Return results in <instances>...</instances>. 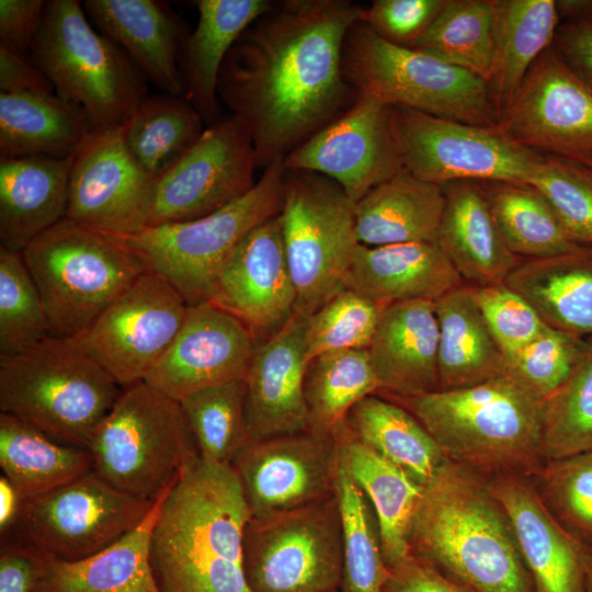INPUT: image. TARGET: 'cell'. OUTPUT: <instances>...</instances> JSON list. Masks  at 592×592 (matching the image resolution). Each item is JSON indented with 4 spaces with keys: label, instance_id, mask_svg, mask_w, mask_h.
I'll return each instance as SVG.
<instances>
[{
    "label": "cell",
    "instance_id": "6da1fadb",
    "mask_svg": "<svg viewBox=\"0 0 592 592\" xmlns=\"http://www.w3.org/2000/svg\"><path fill=\"white\" fill-rule=\"evenodd\" d=\"M363 8L350 0L275 1L231 47L218 95L250 135L258 168L283 160L357 99L343 77L342 48Z\"/></svg>",
    "mask_w": 592,
    "mask_h": 592
},
{
    "label": "cell",
    "instance_id": "7a4b0ae2",
    "mask_svg": "<svg viewBox=\"0 0 592 592\" xmlns=\"http://www.w3.org/2000/svg\"><path fill=\"white\" fill-rule=\"evenodd\" d=\"M250 519L230 465L191 462L166 493L150 537L160 592H251L243 572Z\"/></svg>",
    "mask_w": 592,
    "mask_h": 592
},
{
    "label": "cell",
    "instance_id": "3957f363",
    "mask_svg": "<svg viewBox=\"0 0 592 592\" xmlns=\"http://www.w3.org/2000/svg\"><path fill=\"white\" fill-rule=\"evenodd\" d=\"M408 543L411 554L471 592H535L488 478L449 459L423 486Z\"/></svg>",
    "mask_w": 592,
    "mask_h": 592
},
{
    "label": "cell",
    "instance_id": "277c9868",
    "mask_svg": "<svg viewBox=\"0 0 592 592\" xmlns=\"http://www.w3.org/2000/svg\"><path fill=\"white\" fill-rule=\"evenodd\" d=\"M388 395L421 422L447 459L486 477L532 478L546 463L544 399L508 372L470 387Z\"/></svg>",
    "mask_w": 592,
    "mask_h": 592
},
{
    "label": "cell",
    "instance_id": "5b68a950",
    "mask_svg": "<svg viewBox=\"0 0 592 592\" xmlns=\"http://www.w3.org/2000/svg\"><path fill=\"white\" fill-rule=\"evenodd\" d=\"M122 390L71 338L0 355V412L62 444L88 448Z\"/></svg>",
    "mask_w": 592,
    "mask_h": 592
},
{
    "label": "cell",
    "instance_id": "8992f818",
    "mask_svg": "<svg viewBox=\"0 0 592 592\" xmlns=\"http://www.w3.org/2000/svg\"><path fill=\"white\" fill-rule=\"evenodd\" d=\"M30 54L56 94L83 109L92 132L123 127L148 96L143 72L93 27L79 0L46 1Z\"/></svg>",
    "mask_w": 592,
    "mask_h": 592
},
{
    "label": "cell",
    "instance_id": "52a82bcc",
    "mask_svg": "<svg viewBox=\"0 0 592 592\" xmlns=\"http://www.w3.org/2000/svg\"><path fill=\"white\" fill-rule=\"evenodd\" d=\"M87 449L102 479L149 502L200 457L180 402L145 380L122 390Z\"/></svg>",
    "mask_w": 592,
    "mask_h": 592
},
{
    "label": "cell",
    "instance_id": "ba28073f",
    "mask_svg": "<svg viewBox=\"0 0 592 592\" xmlns=\"http://www.w3.org/2000/svg\"><path fill=\"white\" fill-rule=\"evenodd\" d=\"M49 335L75 338L148 270L107 236L64 218L22 251Z\"/></svg>",
    "mask_w": 592,
    "mask_h": 592
},
{
    "label": "cell",
    "instance_id": "9c48e42d",
    "mask_svg": "<svg viewBox=\"0 0 592 592\" xmlns=\"http://www.w3.org/2000/svg\"><path fill=\"white\" fill-rule=\"evenodd\" d=\"M342 71L357 94L390 106L483 127L499 124L488 82L431 55L387 43L360 20L345 35Z\"/></svg>",
    "mask_w": 592,
    "mask_h": 592
},
{
    "label": "cell",
    "instance_id": "30bf717a",
    "mask_svg": "<svg viewBox=\"0 0 592 592\" xmlns=\"http://www.w3.org/2000/svg\"><path fill=\"white\" fill-rule=\"evenodd\" d=\"M283 160L267 166L253 189L207 216L147 226L128 236L105 235L164 277L189 305L208 301L227 257L253 228L280 214L284 195Z\"/></svg>",
    "mask_w": 592,
    "mask_h": 592
},
{
    "label": "cell",
    "instance_id": "8fae6325",
    "mask_svg": "<svg viewBox=\"0 0 592 592\" xmlns=\"http://www.w3.org/2000/svg\"><path fill=\"white\" fill-rule=\"evenodd\" d=\"M280 219L296 293L295 312L310 317L346 288L360 244L355 204L334 181L316 172L285 169Z\"/></svg>",
    "mask_w": 592,
    "mask_h": 592
},
{
    "label": "cell",
    "instance_id": "7c38bea8",
    "mask_svg": "<svg viewBox=\"0 0 592 592\" xmlns=\"http://www.w3.org/2000/svg\"><path fill=\"white\" fill-rule=\"evenodd\" d=\"M243 572L251 592L342 589L343 530L337 497L251 517L243 532Z\"/></svg>",
    "mask_w": 592,
    "mask_h": 592
},
{
    "label": "cell",
    "instance_id": "4fadbf2b",
    "mask_svg": "<svg viewBox=\"0 0 592 592\" xmlns=\"http://www.w3.org/2000/svg\"><path fill=\"white\" fill-rule=\"evenodd\" d=\"M391 127L402 167L415 178L451 182L527 184L544 155L525 148L497 127L391 106Z\"/></svg>",
    "mask_w": 592,
    "mask_h": 592
},
{
    "label": "cell",
    "instance_id": "5bb4252c",
    "mask_svg": "<svg viewBox=\"0 0 592 592\" xmlns=\"http://www.w3.org/2000/svg\"><path fill=\"white\" fill-rule=\"evenodd\" d=\"M153 502L132 497L93 469L22 502L11 532L37 550L62 560L99 553L135 528Z\"/></svg>",
    "mask_w": 592,
    "mask_h": 592
},
{
    "label": "cell",
    "instance_id": "9a60e30c",
    "mask_svg": "<svg viewBox=\"0 0 592 592\" xmlns=\"http://www.w3.org/2000/svg\"><path fill=\"white\" fill-rule=\"evenodd\" d=\"M187 307L164 277L147 271L71 339L124 389L144 380L164 354Z\"/></svg>",
    "mask_w": 592,
    "mask_h": 592
},
{
    "label": "cell",
    "instance_id": "2e32d148",
    "mask_svg": "<svg viewBox=\"0 0 592 592\" xmlns=\"http://www.w3.org/2000/svg\"><path fill=\"white\" fill-rule=\"evenodd\" d=\"M255 169L250 135L232 114L221 116L158 179L147 226L193 220L224 208L253 189Z\"/></svg>",
    "mask_w": 592,
    "mask_h": 592
},
{
    "label": "cell",
    "instance_id": "e0dca14e",
    "mask_svg": "<svg viewBox=\"0 0 592 592\" xmlns=\"http://www.w3.org/2000/svg\"><path fill=\"white\" fill-rule=\"evenodd\" d=\"M497 128L533 151L584 163L592 158V87L551 44L528 70Z\"/></svg>",
    "mask_w": 592,
    "mask_h": 592
},
{
    "label": "cell",
    "instance_id": "ac0fdd59",
    "mask_svg": "<svg viewBox=\"0 0 592 592\" xmlns=\"http://www.w3.org/2000/svg\"><path fill=\"white\" fill-rule=\"evenodd\" d=\"M157 181L132 157L123 127L91 132L72 157L66 218L103 235L136 234L148 224Z\"/></svg>",
    "mask_w": 592,
    "mask_h": 592
},
{
    "label": "cell",
    "instance_id": "d6986e66",
    "mask_svg": "<svg viewBox=\"0 0 592 592\" xmlns=\"http://www.w3.org/2000/svg\"><path fill=\"white\" fill-rule=\"evenodd\" d=\"M251 517L300 509L335 496V437L304 431L250 441L230 464Z\"/></svg>",
    "mask_w": 592,
    "mask_h": 592
},
{
    "label": "cell",
    "instance_id": "ffe728a7",
    "mask_svg": "<svg viewBox=\"0 0 592 592\" xmlns=\"http://www.w3.org/2000/svg\"><path fill=\"white\" fill-rule=\"evenodd\" d=\"M286 170L319 173L355 204L403 169L391 127V106L367 94L289 152Z\"/></svg>",
    "mask_w": 592,
    "mask_h": 592
},
{
    "label": "cell",
    "instance_id": "44dd1931",
    "mask_svg": "<svg viewBox=\"0 0 592 592\" xmlns=\"http://www.w3.org/2000/svg\"><path fill=\"white\" fill-rule=\"evenodd\" d=\"M208 301L240 319L257 343L275 335L291 320L296 293L280 214L253 228L236 246L215 277Z\"/></svg>",
    "mask_w": 592,
    "mask_h": 592
},
{
    "label": "cell",
    "instance_id": "7402d4cb",
    "mask_svg": "<svg viewBox=\"0 0 592 592\" xmlns=\"http://www.w3.org/2000/svg\"><path fill=\"white\" fill-rule=\"evenodd\" d=\"M257 341L237 317L210 301L191 304L145 382L180 401L198 389L243 378Z\"/></svg>",
    "mask_w": 592,
    "mask_h": 592
},
{
    "label": "cell",
    "instance_id": "603a6c76",
    "mask_svg": "<svg viewBox=\"0 0 592 592\" xmlns=\"http://www.w3.org/2000/svg\"><path fill=\"white\" fill-rule=\"evenodd\" d=\"M308 318L295 312L275 335L255 344L243 377L251 441L309 430L304 394Z\"/></svg>",
    "mask_w": 592,
    "mask_h": 592
},
{
    "label": "cell",
    "instance_id": "cb8c5ba5",
    "mask_svg": "<svg viewBox=\"0 0 592 592\" xmlns=\"http://www.w3.org/2000/svg\"><path fill=\"white\" fill-rule=\"evenodd\" d=\"M487 478L512 521L535 592H584L592 549L557 523L531 478L516 475Z\"/></svg>",
    "mask_w": 592,
    "mask_h": 592
},
{
    "label": "cell",
    "instance_id": "d4e9b609",
    "mask_svg": "<svg viewBox=\"0 0 592 592\" xmlns=\"http://www.w3.org/2000/svg\"><path fill=\"white\" fill-rule=\"evenodd\" d=\"M82 7L93 27L118 45L147 81L166 94L183 96L179 61L190 31L168 2L86 0Z\"/></svg>",
    "mask_w": 592,
    "mask_h": 592
},
{
    "label": "cell",
    "instance_id": "484cf974",
    "mask_svg": "<svg viewBox=\"0 0 592 592\" xmlns=\"http://www.w3.org/2000/svg\"><path fill=\"white\" fill-rule=\"evenodd\" d=\"M379 390L418 396L439 390V323L433 300L384 306L367 348Z\"/></svg>",
    "mask_w": 592,
    "mask_h": 592
},
{
    "label": "cell",
    "instance_id": "4316f807",
    "mask_svg": "<svg viewBox=\"0 0 592 592\" xmlns=\"http://www.w3.org/2000/svg\"><path fill=\"white\" fill-rule=\"evenodd\" d=\"M464 282L437 242L358 244L345 287L383 306L406 300L435 301Z\"/></svg>",
    "mask_w": 592,
    "mask_h": 592
},
{
    "label": "cell",
    "instance_id": "83f0119b",
    "mask_svg": "<svg viewBox=\"0 0 592 592\" xmlns=\"http://www.w3.org/2000/svg\"><path fill=\"white\" fill-rule=\"evenodd\" d=\"M445 196L437 243L463 282L502 284L522 259L505 244L478 182L441 185Z\"/></svg>",
    "mask_w": 592,
    "mask_h": 592
},
{
    "label": "cell",
    "instance_id": "f1b7e54d",
    "mask_svg": "<svg viewBox=\"0 0 592 592\" xmlns=\"http://www.w3.org/2000/svg\"><path fill=\"white\" fill-rule=\"evenodd\" d=\"M197 25L185 37L180 54L183 98L201 115L205 126L221 115L218 79L221 66L241 34L270 11L272 0H197Z\"/></svg>",
    "mask_w": 592,
    "mask_h": 592
},
{
    "label": "cell",
    "instance_id": "f546056e",
    "mask_svg": "<svg viewBox=\"0 0 592 592\" xmlns=\"http://www.w3.org/2000/svg\"><path fill=\"white\" fill-rule=\"evenodd\" d=\"M72 157L0 158L1 247L21 252L66 218Z\"/></svg>",
    "mask_w": 592,
    "mask_h": 592
},
{
    "label": "cell",
    "instance_id": "4dcf8cb0",
    "mask_svg": "<svg viewBox=\"0 0 592 592\" xmlns=\"http://www.w3.org/2000/svg\"><path fill=\"white\" fill-rule=\"evenodd\" d=\"M169 488L135 528L96 554L62 560L39 551L32 592H160L149 549L152 528Z\"/></svg>",
    "mask_w": 592,
    "mask_h": 592
},
{
    "label": "cell",
    "instance_id": "1f68e13d",
    "mask_svg": "<svg viewBox=\"0 0 592 592\" xmlns=\"http://www.w3.org/2000/svg\"><path fill=\"white\" fill-rule=\"evenodd\" d=\"M444 204L441 185L402 169L355 203L357 240L367 247L437 242Z\"/></svg>",
    "mask_w": 592,
    "mask_h": 592
},
{
    "label": "cell",
    "instance_id": "d6a6232c",
    "mask_svg": "<svg viewBox=\"0 0 592 592\" xmlns=\"http://www.w3.org/2000/svg\"><path fill=\"white\" fill-rule=\"evenodd\" d=\"M504 284L526 299L549 327L592 338V247L522 260Z\"/></svg>",
    "mask_w": 592,
    "mask_h": 592
},
{
    "label": "cell",
    "instance_id": "836d02e7",
    "mask_svg": "<svg viewBox=\"0 0 592 592\" xmlns=\"http://www.w3.org/2000/svg\"><path fill=\"white\" fill-rule=\"evenodd\" d=\"M349 473L372 504L386 566L410 554L409 531L423 486L363 444L346 422L334 434Z\"/></svg>",
    "mask_w": 592,
    "mask_h": 592
},
{
    "label": "cell",
    "instance_id": "e575fe53",
    "mask_svg": "<svg viewBox=\"0 0 592 592\" xmlns=\"http://www.w3.org/2000/svg\"><path fill=\"white\" fill-rule=\"evenodd\" d=\"M91 132L83 109L56 93L0 92V158H71Z\"/></svg>",
    "mask_w": 592,
    "mask_h": 592
},
{
    "label": "cell",
    "instance_id": "d590c367",
    "mask_svg": "<svg viewBox=\"0 0 592 592\" xmlns=\"http://www.w3.org/2000/svg\"><path fill=\"white\" fill-rule=\"evenodd\" d=\"M439 390L470 387L506 372V361L467 284L435 301Z\"/></svg>",
    "mask_w": 592,
    "mask_h": 592
},
{
    "label": "cell",
    "instance_id": "8d00e7d4",
    "mask_svg": "<svg viewBox=\"0 0 592 592\" xmlns=\"http://www.w3.org/2000/svg\"><path fill=\"white\" fill-rule=\"evenodd\" d=\"M494 66L488 82L499 121L528 70L555 38V0H492Z\"/></svg>",
    "mask_w": 592,
    "mask_h": 592
},
{
    "label": "cell",
    "instance_id": "74e56055",
    "mask_svg": "<svg viewBox=\"0 0 592 592\" xmlns=\"http://www.w3.org/2000/svg\"><path fill=\"white\" fill-rule=\"evenodd\" d=\"M0 467L23 501L64 486L93 469L87 448L62 444L0 412Z\"/></svg>",
    "mask_w": 592,
    "mask_h": 592
},
{
    "label": "cell",
    "instance_id": "f35d334b",
    "mask_svg": "<svg viewBox=\"0 0 592 592\" xmlns=\"http://www.w3.org/2000/svg\"><path fill=\"white\" fill-rule=\"evenodd\" d=\"M345 422L363 444L421 486L447 459L421 422L390 399L366 396L350 410Z\"/></svg>",
    "mask_w": 592,
    "mask_h": 592
},
{
    "label": "cell",
    "instance_id": "ab89813d",
    "mask_svg": "<svg viewBox=\"0 0 592 592\" xmlns=\"http://www.w3.org/2000/svg\"><path fill=\"white\" fill-rule=\"evenodd\" d=\"M478 183L505 244L520 259H545L585 247L567 234L549 202L534 186Z\"/></svg>",
    "mask_w": 592,
    "mask_h": 592
},
{
    "label": "cell",
    "instance_id": "60d3db41",
    "mask_svg": "<svg viewBox=\"0 0 592 592\" xmlns=\"http://www.w3.org/2000/svg\"><path fill=\"white\" fill-rule=\"evenodd\" d=\"M205 124L183 96L145 98L123 126L124 140L136 162L159 179L201 137Z\"/></svg>",
    "mask_w": 592,
    "mask_h": 592
},
{
    "label": "cell",
    "instance_id": "b9f144b4",
    "mask_svg": "<svg viewBox=\"0 0 592 592\" xmlns=\"http://www.w3.org/2000/svg\"><path fill=\"white\" fill-rule=\"evenodd\" d=\"M377 390L367 349L317 355L309 361L304 382L309 431L333 437L350 410Z\"/></svg>",
    "mask_w": 592,
    "mask_h": 592
},
{
    "label": "cell",
    "instance_id": "7bdbcfd3",
    "mask_svg": "<svg viewBox=\"0 0 592 592\" xmlns=\"http://www.w3.org/2000/svg\"><path fill=\"white\" fill-rule=\"evenodd\" d=\"M412 49L489 82L494 66L492 0H447Z\"/></svg>",
    "mask_w": 592,
    "mask_h": 592
},
{
    "label": "cell",
    "instance_id": "ee69618b",
    "mask_svg": "<svg viewBox=\"0 0 592 592\" xmlns=\"http://www.w3.org/2000/svg\"><path fill=\"white\" fill-rule=\"evenodd\" d=\"M339 449V448H338ZM335 497L343 530L344 592H380L387 567L374 509L339 452Z\"/></svg>",
    "mask_w": 592,
    "mask_h": 592
},
{
    "label": "cell",
    "instance_id": "f6af8a7d",
    "mask_svg": "<svg viewBox=\"0 0 592 592\" xmlns=\"http://www.w3.org/2000/svg\"><path fill=\"white\" fill-rule=\"evenodd\" d=\"M243 378L208 386L179 402L194 435L200 457L230 465L251 441L246 415Z\"/></svg>",
    "mask_w": 592,
    "mask_h": 592
},
{
    "label": "cell",
    "instance_id": "bcb514c9",
    "mask_svg": "<svg viewBox=\"0 0 592 592\" xmlns=\"http://www.w3.org/2000/svg\"><path fill=\"white\" fill-rule=\"evenodd\" d=\"M542 434L546 460L592 452V338L569 377L544 399Z\"/></svg>",
    "mask_w": 592,
    "mask_h": 592
},
{
    "label": "cell",
    "instance_id": "7dc6e473",
    "mask_svg": "<svg viewBox=\"0 0 592 592\" xmlns=\"http://www.w3.org/2000/svg\"><path fill=\"white\" fill-rule=\"evenodd\" d=\"M531 479L557 523L592 549V452L547 459Z\"/></svg>",
    "mask_w": 592,
    "mask_h": 592
},
{
    "label": "cell",
    "instance_id": "c3c4849f",
    "mask_svg": "<svg viewBox=\"0 0 592 592\" xmlns=\"http://www.w3.org/2000/svg\"><path fill=\"white\" fill-rule=\"evenodd\" d=\"M47 337L43 300L21 252L0 247V355L18 354Z\"/></svg>",
    "mask_w": 592,
    "mask_h": 592
},
{
    "label": "cell",
    "instance_id": "681fc988",
    "mask_svg": "<svg viewBox=\"0 0 592 592\" xmlns=\"http://www.w3.org/2000/svg\"><path fill=\"white\" fill-rule=\"evenodd\" d=\"M384 306L344 288L308 318L307 358L343 351L366 350Z\"/></svg>",
    "mask_w": 592,
    "mask_h": 592
},
{
    "label": "cell",
    "instance_id": "f907efd6",
    "mask_svg": "<svg viewBox=\"0 0 592 592\" xmlns=\"http://www.w3.org/2000/svg\"><path fill=\"white\" fill-rule=\"evenodd\" d=\"M530 185L549 202L567 234L592 247V170L566 158L544 155Z\"/></svg>",
    "mask_w": 592,
    "mask_h": 592
},
{
    "label": "cell",
    "instance_id": "816d5d0a",
    "mask_svg": "<svg viewBox=\"0 0 592 592\" xmlns=\"http://www.w3.org/2000/svg\"><path fill=\"white\" fill-rule=\"evenodd\" d=\"M588 339L546 325L531 342L506 358V372L545 399L569 377Z\"/></svg>",
    "mask_w": 592,
    "mask_h": 592
},
{
    "label": "cell",
    "instance_id": "f5cc1de1",
    "mask_svg": "<svg viewBox=\"0 0 592 592\" xmlns=\"http://www.w3.org/2000/svg\"><path fill=\"white\" fill-rule=\"evenodd\" d=\"M470 288L505 361L546 327L531 304L504 283Z\"/></svg>",
    "mask_w": 592,
    "mask_h": 592
},
{
    "label": "cell",
    "instance_id": "db71d44e",
    "mask_svg": "<svg viewBox=\"0 0 592 592\" xmlns=\"http://www.w3.org/2000/svg\"><path fill=\"white\" fill-rule=\"evenodd\" d=\"M446 2L447 0H374L363 8L360 21L387 43L413 48Z\"/></svg>",
    "mask_w": 592,
    "mask_h": 592
},
{
    "label": "cell",
    "instance_id": "11a10c76",
    "mask_svg": "<svg viewBox=\"0 0 592 592\" xmlns=\"http://www.w3.org/2000/svg\"><path fill=\"white\" fill-rule=\"evenodd\" d=\"M386 567L380 592H471L411 553Z\"/></svg>",
    "mask_w": 592,
    "mask_h": 592
},
{
    "label": "cell",
    "instance_id": "9f6ffc18",
    "mask_svg": "<svg viewBox=\"0 0 592 592\" xmlns=\"http://www.w3.org/2000/svg\"><path fill=\"white\" fill-rule=\"evenodd\" d=\"M45 7L44 0H0V42L24 56L30 53Z\"/></svg>",
    "mask_w": 592,
    "mask_h": 592
},
{
    "label": "cell",
    "instance_id": "6f0895ef",
    "mask_svg": "<svg viewBox=\"0 0 592 592\" xmlns=\"http://www.w3.org/2000/svg\"><path fill=\"white\" fill-rule=\"evenodd\" d=\"M41 553L14 537L4 538L0 556V592H32Z\"/></svg>",
    "mask_w": 592,
    "mask_h": 592
},
{
    "label": "cell",
    "instance_id": "680465c9",
    "mask_svg": "<svg viewBox=\"0 0 592 592\" xmlns=\"http://www.w3.org/2000/svg\"><path fill=\"white\" fill-rule=\"evenodd\" d=\"M0 90L4 93H54L44 72L24 55L0 42Z\"/></svg>",
    "mask_w": 592,
    "mask_h": 592
},
{
    "label": "cell",
    "instance_id": "91938a15",
    "mask_svg": "<svg viewBox=\"0 0 592 592\" xmlns=\"http://www.w3.org/2000/svg\"><path fill=\"white\" fill-rule=\"evenodd\" d=\"M553 45L562 59L592 87V25L561 23Z\"/></svg>",
    "mask_w": 592,
    "mask_h": 592
},
{
    "label": "cell",
    "instance_id": "94428289",
    "mask_svg": "<svg viewBox=\"0 0 592 592\" xmlns=\"http://www.w3.org/2000/svg\"><path fill=\"white\" fill-rule=\"evenodd\" d=\"M22 498L13 485L1 474L0 477V533L7 536L20 513Z\"/></svg>",
    "mask_w": 592,
    "mask_h": 592
},
{
    "label": "cell",
    "instance_id": "6125c7cd",
    "mask_svg": "<svg viewBox=\"0 0 592 592\" xmlns=\"http://www.w3.org/2000/svg\"><path fill=\"white\" fill-rule=\"evenodd\" d=\"M562 23L592 25V0H555Z\"/></svg>",
    "mask_w": 592,
    "mask_h": 592
},
{
    "label": "cell",
    "instance_id": "be15d7a7",
    "mask_svg": "<svg viewBox=\"0 0 592 592\" xmlns=\"http://www.w3.org/2000/svg\"><path fill=\"white\" fill-rule=\"evenodd\" d=\"M584 592H592V561L587 574Z\"/></svg>",
    "mask_w": 592,
    "mask_h": 592
},
{
    "label": "cell",
    "instance_id": "e7e4bbea",
    "mask_svg": "<svg viewBox=\"0 0 592 592\" xmlns=\"http://www.w3.org/2000/svg\"><path fill=\"white\" fill-rule=\"evenodd\" d=\"M584 166H587L589 169L592 170V158H590L588 161H585L584 163H582Z\"/></svg>",
    "mask_w": 592,
    "mask_h": 592
},
{
    "label": "cell",
    "instance_id": "03108f58",
    "mask_svg": "<svg viewBox=\"0 0 592 592\" xmlns=\"http://www.w3.org/2000/svg\"><path fill=\"white\" fill-rule=\"evenodd\" d=\"M329 592H344V591L342 589H339V590L329 591Z\"/></svg>",
    "mask_w": 592,
    "mask_h": 592
}]
</instances>
